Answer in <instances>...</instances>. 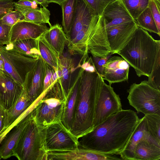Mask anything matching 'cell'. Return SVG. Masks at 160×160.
<instances>
[{"mask_svg": "<svg viewBox=\"0 0 160 160\" xmlns=\"http://www.w3.org/2000/svg\"><path fill=\"white\" fill-rule=\"evenodd\" d=\"M140 119L134 111L122 109L79 138V147L102 153L119 155Z\"/></svg>", "mask_w": 160, "mask_h": 160, "instance_id": "obj_1", "label": "cell"}, {"mask_svg": "<svg viewBox=\"0 0 160 160\" xmlns=\"http://www.w3.org/2000/svg\"><path fill=\"white\" fill-rule=\"evenodd\" d=\"M104 81L97 72L83 73L70 130L78 139L94 128L96 106Z\"/></svg>", "mask_w": 160, "mask_h": 160, "instance_id": "obj_2", "label": "cell"}, {"mask_svg": "<svg viewBox=\"0 0 160 160\" xmlns=\"http://www.w3.org/2000/svg\"><path fill=\"white\" fill-rule=\"evenodd\" d=\"M158 40L138 27L124 48L117 54L134 69L138 77H148L155 57Z\"/></svg>", "mask_w": 160, "mask_h": 160, "instance_id": "obj_3", "label": "cell"}, {"mask_svg": "<svg viewBox=\"0 0 160 160\" xmlns=\"http://www.w3.org/2000/svg\"><path fill=\"white\" fill-rule=\"evenodd\" d=\"M67 45L70 54L82 56L83 58L88 56V53L95 57L107 56L111 52L102 15L95 16L90 23L84 27Z\"/></svg>", "mask_w": 160, "mask_h": 160, "instance_id": "obj_4", "label": "cell"}, {"mask_svg": "<svg viewBox=\"0 0 160 160\" xmlns=\"http://www.w3.org/2000/svg\"><path fill=\"white\" fill-rule=\"evenodd\" d=\"M44 95L31 111L36 123L43 128L51 123L61 121L66 98L58 78Z\"/></svg>", "mask_w": 160, "mask_h": 160, "instance_id": "obj_5", "label": "cell"}, {"mask_svg": "<svg viewBox=\"0 0 160 160\" xmlns=\"http://www.w3.org/2000/svg\"><path fill=\"white\" fill-rule=\"evenodd\" d=\"M42 128L32 117L22 132L13 156L19 160H47V152L43 145Z\"/></svg>", "mask_w": 160, "mask_h": 160, "instance_id": "obj_6", "label": "cell"}, {"mask_svg": "<svg viewBox=\"0 0 160 160\" xmlns=\"http://www.w3.org/2000/svg\"><path fill=\"white\" fill-rule=\"evenodd\" d=\"M127 91L129 103L138 113L160 115V90L150 86L147 81L132 83Z\"/></svg>", "mask_w": 160, "mask_h": 160, "instance_id": "obj_7", "label": "cell"}, {"mask_svg": "<svg viewBox=\"0 0 160 160\" xmlns=\"http://www.w3.org/2000/svg\"><path fill=\"white\" fill-rule=\"evenodd\" d=\"M44 148L49 151H65L79 148L78 139L59 121L42 128Z\"/></svg>", "mask_w": 160, "mask_h": 160, "instance_id": "obj_8", "label": "cell"}, {"mask_svg": "<svg viewBox=\"0 0 160 160\" xmlns=\"http://www.w3.org/2000/svg\"><path fill=\"white\" fill-rule=\"evenodd\" d=\"M0 54L4 61L5 71L22 85L27 73L38 59L25 56L7 48L4 45H0Z\"/></svg>", "mask_w": 160, "mask_h": 160, "instance_id": "obj_9", "label": "cell"}, {"mask_svg": "<svg viewBox=\"0 0 160 160\" xmlns=\"http://www.w3.org/2000/svg\"><path fill=\"white\" fill-rule=\"evenodd\" d=\"M111 85L102 83L95 109L94 127L122 109L119 95Z\"/></svg>", "mask_w": 160, "mask_h": 160, "instance_id": "obj_10", "label": "cell"}, {"mask_svg": "<svg viewBox=\"0 0 160 160\" xmlns=\"http://www.w3.org/2000/svg\"><path fill=\"white\" fill-rule=\"evenodd\" d=\"M46 74V62L41 56L27 74L22 84L27 95L34 102L43 93Z\"/></svg>", "mask_w": 160, "mask_h": 160, "instance_id": "obj_11", "label": "cell"}, {"mask_svg": "<svg viewBox=\"0 0 160 160\" xmlns=\"http://www.w3.org/2000/svg\"><path fill=\"white\" fill-rule=\"evenodd\" d=\"M138 27L136 21H132L106 29L108 41L113 54H117L127 44Z\"/></svg>", "mask_w": 160, "mask_h": 160, "instance_id": "obj_12", "label": "cell"}, {"mask_svg": "<svg viewBox=\"0 0 160 160\" xmlns=\"http://www.w3.org/2000/svg\"><path fill=\"white\" fill-rule=\"evenodd\" d=\"M122 160L114 155L99 153L83 148L72 150L48 152L47 160Z\"/></svg>", "mask_w": 160, "mask_h": 160, "instance_id": "obj_13", "label": "cell"}, {"mask_svg": "<svg viewBox=\"0 0 160 160\" xmlns=\"http://www.w3.org/2000/svg\"><path fill=\"white\" fill-rule=\"evenodd\" d=\"M24 90L22 85L5 71L0 70V105L5 109L11 108Z\"/></svg>", "mask_w": 160, "mask_h": 160, "instance_id": "obj_14", "label": "cell"}, {"mask_svg": "<svg viewBox=\"0 0 160 160\" xmlns=\"http://www.w3.org/2000/svg\"><path fill=\"white\" fill-rule=\"evenodd\" d=\"M103 66L102 77L109 84L128 80L130 65L122 57L111 56Z\"/></svg>", "mask_w": 160, "mask_h": 160, "instance_id": "obj_15", "label": "cell"}, {"mask_svg": "<svg viewBox=\"0 0 160 160\" xmlns=\"http://www.w3.org/2000/svg\"><path fill=\"white\" fill-rule=\"evenodd\" d=\"M32 118L31 111L26 112L21 120L6 134L1 142V158L6 159L13 156L15 149L22 132Z\"/></svg>", "mask_w": 160, "mask_h": 160, "instance_id": "obj_16", "label": "cell"}, {"mask_svg": "<svg viewBox=\"0 0 160 160\" xmlns=\"http://www.w3.org/2000/svg\"><path fill=\"white\" fill-rule=\"evenodd\" d=\"M106 29L136 21L129 13L122 0H114L104 9L102 14Z\"/></svg>", "mask_w": 160, "mask_h": 160, "instance_id": "obj_17", "label": "cell"}, {"mask_svg": "<svg viewBox=\"0 0 160 160\" xmlns=\"http://www.w3.org/2000/svg\"><path fill=\"white\" fill-rule=\"evenodd\" d=\"M48 28L45 24H38L24 20L20 21L12 27L9 43L23 39H37Z\"/></svg>", "mask_w": 160, "mask_h": 160, "instance_id": "obj_18", "label": "cell"}, {"mask_svg": "<svg viewBox=\"0 0 160 160\" xmlns=\"http://www.w3.org/2000/svg\"><path fill=\"white\" fill-rule=\"evenodd\" d=\"M84 70L80 67L77 71L65 102L61 122L69 130L72 124L77 97L81 77Z\"/></svg>", "mask_w": 160, "mask_h": 160, "instance_id": "obj_19", "label": "cell"}, {"mask_svg": "<svg viewBox=\"0 0 160 160\" xmlns=\"http://www.w3.org/2000/svg\"><path fill=\"white\" fill-rule=\"evenodd\" d=\"M95 15L82 0H76L74 16L68 43L73 39L84 27L89 24Z\"/></svg>", "mask_w": 160, "mask_h": 160, "instance_id": "obj_20", "label": "cell"}, {"mask_svg": "<svg viewBox=\"0 0 160 160\" xmlns=\"http://www.w3.org/2000/svg\"><path fill=\"white\" fill-rule=\"evenodd\" d=\"M33 103L29 98L24 89L14 105L9 109L6 110L3 138L5 136L7 129L19 117L32 107Z\"/></svg>", "mask_w": 160, "mask_h": 160, "instance_id": "obj_21", "label": "cell"}, {"mask_svg": "<svg viewBox=\"0 0 160 160\" xmlns=\"http://www.w3.org/2000/svg\"><path fill=\"white\" fill-rule=\"evenodd\" d=\"M151 138L152 139L148 130L144 116L140 119L138 125L126 146L119 154L120 158L122 160H134V152L137 144L142 140Z\"/></svg>", "mask_w": 160, "mask_h": 160, "instance_id": "obj_22", "label": "cell"}, {"mask_svg": "<svg viewBox=\"0 0 160 160\" xmlns=\"http://www.w3.org/2000/svg\"><path fill=\"white\" fill-rule=\"evenodd\" d=\"M42 36L50 45L59 58L62 55L68 38L62 27L59 24L52 25Z\"/></svg>", "mask_w": 160, "mask_h": 160, "instance_id": "obj_23", "label": "cell"}, {"mask_svg": "<svg viewBox=\"0 0 160 160\" xmlns=\"http://www.w3.org/2000/svg\"><path fill=\"white\" fill-rule=\"evenodd\" d=\"M160 159V144L152 139L144 140L137 145L134 152V160Z\"/></svg>", "mask_w": 160, "mask_h": 160, "instance_id": "obj_24", "label": "cell"}, {"mask_svg": "<svg viewBox=\"0 0 160 160\" xmlns=\"http://www.w3.org/2000/svg\"><path fill=\"white\" fill-rule=\"evenodd\" d=\"M5 47L25 56L38 59L41 56L37 39H28L16 41L6 45Z\"/></svg>", "mask_w": 160, "mask_h": 160, "instance_id": "obj_25", "label": "cell"}, {"mask_svg": "<svg viewBox=\"0 0 160 160\" xmlns=\"http://www.w3.org/2000/svg\"><path fill=\"white\" fill-rule=\"evenodd\" d=\"M58 67L61 71V84L66 98L72 85V74L78 68L75 67L72 58L64 57L62 55L59 58Z\"/></svg>", "mask_w": 160, "mask_h": 160, "instance_id": "obj_26", "label": "cell"}, {"mask_svg": "<svg viewBox=\"0 0 160 160\" xmlns=\"http://www.w3.org/2000/svg\"><path fill=\"white\" fill-rule=\"evenodd\" d=\"M15 9L22 14L24 20L38 24L47 23L50 27L52 26L50 22V12L47 8L42 7L35 9Z\"/></svg>", "mask_w": 160, "mask_h": 160, "instance_id": "obj_27", "label": "cell"}, {"mask_svg": "<svg viewBox=\"0 0 160 160\" xmlns=\"http://www.w3.org/2000/svg\"><path fill=\"white\" fill-rule=\"evenodd\" d=\"M37 40L41 57L55 71H57L58 68L59 58L56 53L42 35L37 38Z\"/></svg>", "mask_w": 160, "mask_h": 160, "instance_id": "obj_28", "label": "cell"}, {"mask_svg": "<svg viewBox=\"0 0 160 160\" xmlns=\"http://www.w3.org/2000/svg\"><path fill=\"white\" fill-rule=\"evenodd\" d=\"M76 0H66L60 5L62 12V25L67 36L69 34L73 22Z\"/></svg>", "mask_w": 160, "mask_h": 160, "instance_id": "obj_29", "label": "cell"}, {"mask_svg": "<svg viewBox=\"0 0 160 160\" xmlns=\"http://www.w3.org/2000/svg\"><path fill=\"white\" fill-rule=\"evenodd\" d=\"M135 21L138 27L150 32L157 34L160 36V32L157 28L149 7L138 16Z\"/></svg>", "mask_w": 160, "mask_h": 160, "instance_id": "obj_30", "label": "cell"}, {"mask_svg": "<svg viewBox=\"0 0 160 160\" xmlns=\"http://www.w3.org/2000/svg\"><path fill=\"white\" fill-rule=\"evenodd\" d=\"M147 83L150 86L160 90V40H158L157 52Z\"/></svg>", "mask_w": 160, "mask_h": 160, "instance_id": "obj_31", "label": "cell"}, {"mask_svg": "<svg viewBox=\"0 0 160 160\" xmlns=\"http://www.w3.org/2000/svg\"><path fill=\"white\" fill-rule=\"evenodd\" d=\"M144 117L150 137L160 144V115L149 114L145 115Z\"/></svg>", "mask_w": 160, "mask_h": 160, "instance_id": "obj_32", "label": "cell"}, {"mask_svg": "<svg viewBox=\"0 0 160 160\" xmlns=\"http://www.w3.org/2000/svg\"><path fill=\"white\" fill-rule=\"evenodd\" d=\"M133 18L135 20L138 16L149 7L151 0H122Z\"/></svg>", "mask_w": 160, "mask_h": 160, "instance_id": "obj_33", "label": "cell"}, {"mask_svg": "<svg viewBox=\"0 0 160 160\" xmlns=\"http://www.w3.org/2000/svg\"><path fill=\"white\" fill-rule=\"evenodd\" d=\"M90 8L94 14L102 15L105 8L114 0H82Z\"/></svg>", "mask_w": 160, "mask_h": 160, "instance_id": "obj_34", "label": "cell"}, {"mask_svg": "<svg viewBox=\"0 0 160 160\" xmlns=\"http://www.w3.org/2000/svg\"><path fill=\"white\" fill-rule=\"evenodd\" d=\"M23 19V15L21 12L12 10L5 14L1 20L3 23L12 27L18 22Z\"/></svg>", "mask_w": 160, "mask_h": 160, "instance_id": "obj_35", "label": "cell"}, {"mask_svg": "<svg viewBox=\"0 0 160 160\" xmlns=\"http://www.w3.org/2000/svg\"><path fill=\"white\" fill-rule=\"evenodd\" d=\"M12 27L4 24L0 20V45H7L10 41V32Z\"/></svg>", "mask_w": 160, "mask_h": 160, "instance_id": "obj_36", "label": "cell"}, {"mask_svg": "<svg viewBox=\"0 0 160 160\" xmlns=\"http://www.w3.org/2000/svg\"><path fill=\"white\" fill-rule=\"evenodd\" d=\"M158 30L160 32V3L151 0L149 6Z\"/></svg>", "mask_w": 160, "mask_h": 160, "instance_id": "obj_37", "label": "cell"}, {"mask_svg": "<svg viewBox=\"0 0 160 160\" xmlns=\"http://www.w3.org/2000/svg\"><path fill=\"white\" fill-rule=\"evenodd\" d=\"M112 54V53H111L107 56L103 58L93 56L92 57L96 72L101 77L104 68L103 65Z\"/></svg>", "mask_w": 160, "mask_h": 160, "instance_id": "obj_38", "label": "cell"}, {"mask_svg": "<svg viewBox=\"0 0 160 160\" xmlns=\"http://www.w3.org/2000/svg\"><path fill=\"white\" fill-rule=\"evenodd\" d=\"M15 9H35L38 8V4L32 0H19L14 2Z\"/></svg>", "mask_w": 160, "mask_h": 160, "instance_id": "obj_39", "label": "cell"}, {"mask_svg": "<svg viewBox=\"0 0 160 160\" xmlns=\"http://www.w3.org/2000/svg\"><path fill=\"white\" fill-rule=\"evenodd\" d=\"M6 109L0 105V143L3 139L4 133V120Z\"/></svg>", "mask_w": 160, "mask_h": 160, "instance_id": "obj_40", "label": "cell"}, {"mask_svg": "<svg viewBox=\"0 0 160 160\" xmlns=\"http://www.w3.org/2000/svg\"><path fill=\"white\" fill-rule=\"evenodd\" d=\"M13 1L14 0H0V8L14 6Z\"/></svg>", "mask_w": 160, "mask_h": 160, "instance_id": "obj_41", "label": "cell"}, {"mask_svg": "<svg viewBox=\"0 0 160 160\" xmlns=\"http://www.w3.org/2000/svg\"><path fill=\"white\" fill-rule=\"evenodd\" d=\"M14 6L0 8V20L7 13L13 10Z\"/></svg>", "mask_w": 160, "mask_h": 160, "instance_id": "obj_42", "label": "cell"}, {"mask_svg": "<svg viewBox=\"0 0 160 160\" xmlns=\"http://www.w3.org/2000/svg\"><path fill=\"white\" fill-rule=\"evenodd\" d=\"M37 4H39L43 8H46L48 6L49 4L47 0H32Z\"/></svg>", "mask_w": 160, "mask_h": 160, "instance_id": "obj_43", "label": "cell"}, {"mask_svg": "<svg viewBox=\"0 0 160 160\" xmlns=\"http://www.w3.org/2000/svg\"><path fill=\"white\" fill-rule=\"evenodd\" d=\"M66 0H47L48 2L49 3H54L61 5Z\"/></svg>", "mask_w": 160, "mask_h": 160, "instance_id": "obj_44", "label": "cell"}, {"mask_svg": "<svg viewBox=\"0 0 160 160\" xmlns=\"http://www.w3.org/2000/svg\"><path fill=\"white\" fill-rule=\"evenodd\" d=\"M0 70L5 71L3 60L0 54Z\"/></svg>", "mask_w": 160, "mask_h": 160, "instance_id": "obj_45", "label": "cell"}, {"mask_svg": "<svg viewBox=\"0 0 160 160\" xmlns=\"http://www.w3.org/2000/svg\"><path fill=\"white\" fill-rule=\"evenodd\" d=\"M156 0L158 2H159L160 3V0Z\"/></svg>", "mask_w": 160, "mask_h": 160, "instance_id": "obj_46", "label": "cell"}, {"mask_svg": "<svg viewBox=\"0 0 160 160\" xmlns=\"http://www.w3.org/2000/svg\"></svg>", "mask_w": 160, "mask_h": 160, "instance_id": "obj_47", "label": "cell"}]
</instances>
